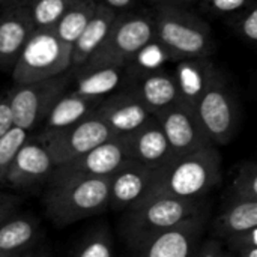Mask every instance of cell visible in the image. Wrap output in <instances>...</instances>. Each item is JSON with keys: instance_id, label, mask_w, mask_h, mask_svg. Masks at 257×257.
I'll return each instance as SVG.
<instances>
[{"instance_id": "cell-17", "label": "cell", "mask_w": 257, "mask_h": 257, "mask_svg": "<svg viewBox=\"0 0 257 257\" xmlns=\"http://www.w3.org/2000/svg\"><path fill=\"white\" fill-rule=\"evenodd\" d=\"M123 139L126 142L130 160L145 167L160 169L175 158L155 116H152L137 131L123 136Z\"/></svg>"}, {"instance_id": "cell-16", "label": "cell", "mask_w": 257, "mask_h": 257, "mask_svg": "<svg viewBox=\"0 0 257 257\" xmlns=\"http://www.w3.org/2000/svg\"><path fill=\"white\" fill-rule=\"evenodd\" d=\"M155 170L157 169L145 167L131 160L116 170L108 178V209L123 212L143 199L152 187Z\"/></svg>"}, {"instance_id": "cell-8", "label": "cell", "mask_w": 257, "mask_h": 257, "mask_svg": "<svg viewBox=\"0 0 257 257\" xmlns=\"http://www.w3.org/2000/svg\"><path fill=\"white\" fill-rule=\"evenodd\" d=\"M69 84L71 71L41 81L14 84L6 92L14 125L27 133L42 125L50 108L68 90Z\"/></svg>"}, {"instance_id": "cell-27", "label": "cell", "mask_w": 257, "mask_h": 257, "mask_svg": "<svg viewBox=\"0 0 257 257\" xmlns=\"http://www.w3.org/2000/svg\"><path fill=\"white\" fill-rule=\"evenodd\" d=\"M230 199L257 202V167L253 161H245L239 166L230 187Z\"/></svg>"}, {"instance_id": "cell-30", "label": "cell", "mask_w": 257, "mask_h": 257, "mask_svg": "<svg viewBox=\"0 0 257 257\" xmlns=\"http://www.w3.org/2000/svg\"><path fill=\"white\" fill-rule=\"evenodd\" d=\"M232 26L245 44L254 47L257 42V2L232 15Z\"/></svg>"}, {"instance_id": "cell-43", "label": "cell", "mask_w": 257, "mask_h": 257, "mask_svg": "<svg viewBox=\"0 0 257 257\" xmlns=\"http://www.w3.org/2000/svg\"><path fill=\"white\" fill-rule=\"evenodd\" d=\"M0 257H6V256H3V254H0Z\"/></svg>"}, {"instance_id": "cell-6", "label": "cell", "mask_w": 257, "mask_h": 257, "mask_svg": "<svg viewBox=\"0 0 257 257\" xmlns=\"http://www.w3.org/2000/svg\"><path fill=\"white\" fill-rule=\"evenodd\" d=\"M71 48L53 29H35L11 71L14 84L41 81L71 71Z\"/></svg>"}, {"instance_id": "cell-26", "label": "cell", "mask_w": 257, "mask_h": 257, "mask_svg": "<svg viewBox=\"0 0 257 257\" xmlns=\"http://www.w3.org/2000/svg\"><path fill=\"white\" fill-rule=\"evenodd\" d=\"M80 0H33L29 15L35 29H53L56 23Z\"/></svg>"}, {"instance_id": "cell-33", "label": "cell", "mask_w": 257, "mask_h": 257, "mask_svg": "<svg viewBox=\"0 0 257 257\" xmlns=\"http://www.w3.org/2000/svg\"><path fill=\"white\" fill-rule=\"evenodd\" d=\"M20 205V199L14 194L0 193V224L9 218L12 214L17 212V208Z\"/></svg>"}, {"instance_id": "cell-19", "label": "cell", "mask_w": 257, "mask_h": 257, "mask_svg": "<svg viewBox=\"0 0 257 257\" xmlns=\"http://www.w3.org/2000/svg\"><path fill=\"white\" fill-rule=\"evenodd\" d=\"M101 99H93L87 96H81L72 90H68L59 96V99L53 104L48 114L42 122V131L39 134V140L45 142L51 136L75 125L77 122L87 117Z\"/></svg>"}, {"instance_id": "cell-28", "label": "cell", "mask_w": 257, "mask_h": 257, "mask_svg": "<svg viewBox=\"0 0 257 257\" xmlns=\"http://www.w3.org/2000/svg\"><path fill=\"white\" fill-rule=\"evenodd\" d=\"M27 139L29 133L15 125L0 137V185H3L9 166L12 164L15 155Z\"/></svg>"}, {"instance_id": "cell-5", "label": "cell", "mask_w": 257, "mask_h": 257, "mask_svg": "<svg viewBox=\"0 0 257 257\" xmlns=\"http://www.w3.org/2000/svg\"><path fill=\"white\" fill-rule=\"evenodd\" d=\"M154 42L152 14L142 11L119 12L101 47L81 66L128 68L130 63ZM80 69V68H78Z\"/></svg>"}, {"instance_id": "cell-20", "label": "cell", "mask_w": 257, "mask_h": 257, "mask_svg": "<svg viewBox=\"0 0 257 257\" xmlns=\"http://www.w3.org/2000/svg\"><path fill=\"white\" fill-rule=\"evenodd\" d=\"M126 68L117 66H99L90 69H74L71 71V83L74 84L69 90L93 98L104 99L105 96L122 89L126 81Z\"/></svg>"}, {"instance_id": "cell-1", "label": "cell", "mask_w": 257, "mask_h": 257, "mask_svg": "<svg viewBox=\"0 0 257 257\" xmlns=\"http://www.w3.org/2000/svg\"><path fill=\"white\" fill-rule=\"evenodd\" d=\"M203 214L202 200L176 199L157 193L146 194L122 212L119 229L126 245L137 251L164 232Z\"/></svg>"}, {"instance_id": "cell-7", "label": "cell", "mask_w": 257, "mask_h": 257, "mask_svg": "<svg viewBox=\"0 0 257 257\" xmlns=\"http://www.w3.org/2000/svg\"><path fill=\"white\" fill-rule=\"evenodd\" d=\"M199 123L212 146L227 145L238 126V105L235 95L221 74L215 71L205 92L194 107Z\"/></svg>"}, {"instance_id": "cell-2", "label": "cell", "mask_w": 257, "mask_h": 257, "mask_svg": "<svg viewBox=\"0 0 257 257\" xmlns=\"http://www.w3.org/2000/svg\"><path fill=\"white\" fill-rule=\"evenodd\" d=\"M154 44L170 60L209 59L215 41L209 24L178 6H154Z\"/></svg>"}, {"instance_id": "cell-12", "label": "cell", "mask_w": 257, "mask_h": 257, "mask_svg": "<svg viewBox=\"0 0 257 257\" xmlns=\"http://www.w3.org/2000/svg\"><path fill=\"white\" fill-rule=\"evenodd\" d=\"M54 169L56 163L45 143L38 137L29 136L9 166L3 185L12 190H29L39 184H47Z\"/></svg>"}, {"instance_id": "cell-31", "label": "cell", "mask_w": 257, "mask_h": 257, "mask_svg": "<svg viewBox=\"0 0 257 257\" xmlns=\"http://www.w3.org/2000/svg\"><path fill=\"white\" fill-rule=\"evenodd\" d=\"M253 3H256V0H200V6L205 12L229 17L238 14Z\"/></svg>"}, {"instance_id": "cell-39", "label": "cell", "mask_w": 257, "mask_h": 257, "mask_svg": "<svg viewBox=\"0 0 257 257\" xmlns=\"http://www.w3.org/2000/svg\"><path fill=\"white\" fill-rule=\"evenodd\" d=\"M235 257H257V245H248L244 247L235 253H232Z\"/></svg>"}, {"instance_id": "cell-14", "label": "cell", "mask_w": 257, "mask_h": 257, "mask_svg": "<svg viewBox=\"0 0 257 257\" xmlns=\"http://www.w3.org/2000/svg\"><path fill=\"white\" fill-rule=\"evenodd\" d=\"M93 114L99 117L116 137L137 131L152 117L140 99L125 87L101 99Z\"/></svg>"}, {"instance_id": "cell-10", "label": "cell", "mask_w": 257, "mask_h": 257, "mask_svg": "<svg viewBox=\"0 0 257 257\" xmlns=\"http://www.w3.org/2000/svg\"><path fill=\"white\" fill-rule=\"evenodd\" d=\"M114 137L116 136L107 128V125L92 111L83 120L51 136L42 143H45L57 167Z\"/></svg>"}, {"instance_id": "cell-4", "label": "cell", "mask_w": 257, "mask_h": 257, "mask_svg": "<svg viewBox=\"0 0 257 257\" xmlns=\"http://www.w3.org/2000/svg\"><path fill=\"white\" fill-rule=\"evenodd\" d=\"M42 203L47 217L60 227L99 215L110 206L108 178L47 184Z\"/></svg>"}, {"instance_id": "cell-36", "label": "cell", "mask_w": 257, "mask_h": 257, "mask_svg": "<svg viewBox=\"0 0 257 257\" xmlns=\"http://www.w3.org/2000/svg\"><path fill=\"white\" fill-rule=\"evenodd\" d=\"M98 3L101 5H105L108 6L110 9L116 11L117 14L119 12H126V11H133L137 0H96Z\"/></svg>"}, {"instance_id": "cell-40", "label": "cell", "mask_w": 257, "mask_h": 257, "mask_svg": "<svg viewBox=\"0 0 257 257\" xmlns=\"http://www.w3.org/2000/svg\"><path fill=\"white\" fill-rule=\"evenodd\" d=\"M30 257H50V254H48L47 250H36V248H35Z\"/></svg>"}, {"instance_id": "cell-37", "label": "cell", "mask_w": 257, "mask_h": 257, "mask_svg": "<svg viewBox=\"0 0 257 257\" xmlns=\"http://www.w3.org/2000/svg\"><path fill=\"white\" fill-rule=\"evenodd\" d=\"M154 6H178V8H185L187 5L197 3L200 0H148Z\"/></svg>"}, {"instance_id": "cell-9", "label": "cell", "mask_w": 257, "mask_h": 257, "mask_svg": "<svg viewBox=\"0 0 257 257\" xmlns=\"http://www.w3.org/2000/svg\"><path fill=\"white\" fill-rule=\"evenodd\" d=\"M128 161L130 155L125 139L114 137L90 149L89 152L57 166L47 184H57L72 179L110 178Z\"/></svg>"}, {"instance_id": "cell-42", "label": "cell", "mask_w": 257, "mask_h": 257, "mask_svg": "<svg viewBox=\"0 0 257 257\" xmlns=\"http://www.w3.org/2000/svg\"><path fill=\"white\" fill-rule=\"evenodd\" d=\"M223 257H235V256H233L232 253H226V251H224V254H223Z\"/></svg>"}, {"instance_id": "cell-22", "label": "cell", "mask_w": 257, "mask_h": 257, "mask_svg": "<svg viewBox=\"0 0 257 257\" xmlns=\"http://www.w3.org/2000/svg\"><path fill=\"white\" fill-rule=\"evenodd\" d=\"M41 236L39 221L30 214H12L0 224V254L14 257L35 248Z\"/></svg>"}, {"instance_id": "cell-18", "label": "cell", "mask_w": 257, "mask_h": 257, "mask_svg": "<svg viewBox=\"0 0 257 257\" xmlns=\"http://www.w3.org/2000/svg\"><path fill=\"white\" fill-rule=\"evenodd\" d=\"M33 30L27 8L0 12V71H12Z\"/></svg>"}, {"instance_id": "cell-25", "label": "cell", "mask_w": 257, "mask_h": 257, "mask_svg": "<svg viewBox=\"0 0 257 257\" xmlns=\"http://www.w3.org/2000/svg\"><path fill=\"white\" fill-rule=\"evenodd\" d=\"M98 2L96 0H80L77 2L53 27V32L56 36L65 42L66 45H71L77 41V38L81 35L90 18L93 17L96 11Z\"/></svg>"}, {"instance_id": "cell-35", "label": "cell", "mask_w": 257, "mask_h": 257, "mask_svg": "<svg viewBox=\"0 0 257 257\" xmlns=\"http://www.w3.org/2000/svg\"><path fill=\"white\" fill-rule=\"evenodd\" d=\"M14 126V120H12V113H11V107L6 98V93L0 96V137L8 133L11 128Z\"/></svg>"}, {"instance_id": "cell-38", "label": "cell", "mask_w": 257, "mask_h": 257, "mask_svg": "<svg viewBox=\"0 0 257 257\" xmlns=\"http://www.w3.org/2000/svg\"><path fill=\"white\" fill-rule=\"evenodd\" d=\"M33 0H0V12L17 9V8H27Z\"/></svg>"}, {"instance_id": "cell-41", "label": "cell", "mask_w": 257, "mask_h": 257, "mask_svg": "<svg viewBox=\"0 0 257 257\" xmlns=\"http://www.w3.org/2000/svg\"><path fill=\"white\" fill-rule=\"evenodd\" d=\"M35 250V248H33ZM33 250H30V251H27V253H24V254H18V256H14V257H30L32 256V253H33Z\"/></svg>"}, {"instance_id": "cell-11", "label": "cell", "mask_w": 257, "mask_h": 257, "mask_svg": "<svg viewBox=\"0 0 257 257\" xmlns=\"http://www.w3.org/2000/svg\"><path fill=\"white\" fill-rule=\"evenodd\" d=\"M155 117L164 131L175 158L212 146L199 123L194 108L178 101L155 114Z\"/></svg>"}, {"instance_id": "cell-24", "label": "cell", "mask_w": 257, "mask_h": 257, "mask_svg": "<svg viewBox=\"0 0 257 257\" xmlns=\"http://www.w3.org/2000/svg\"><path fill=\"white\" fill-rule=\"evenodd\" d=\"M254 227H257V202L239 199H230L229 206L214 220L212 226L215 236L221 239Z\"/></svg>"}, {"instance_id": "cell-34", "label": "cell", "mask_w": 257, "mask_h": 257, "mask_svg": "<svg viewBox=\"0 0 257 257\" xmlns=\"http://www.w3.org/2000/svg\"><path fill=\"white\" fill-rule=\"evenodd\" d=\"M223 254L224 248L221 242L218 239H208L205 242H200L193 257H223Z\"/></svg>"}, {"instance_id": "cell-21", "label": "cell", "mask_w": 257, "mask_h": 257, "mask_svg": "<svg viewBox=\"0 0 257 257\" xmlns=\"http://www.w3.org/2000/svg\"><path fill=\"white\" fill-rule=\"evenodd\" d=\"M117 12L98 3L96 11L71 48V71L81 68L105 41Z\"/></svg>"}, {"instance_id": "cell-13", "label": "cell", "mask_w": 257, "mask_h": 257, "mask_svg": "<svg viewBox=\"0 0 257 257\" xmlns=\"http://www.w3.org/2000/svg\"><path fill=\"white\" fill-rule=\"evenodd\" d=\"M125 89L133 92L152 116L179 101L173 72L161 68H126Z\"/></svg>"}, {"instance_id": "cell-29", "label": "cell", "mask_w": 257, "mask_h": 257, "mask_svg": "<svg viewBox=\"0 0 257 257\" xmlns=\"http://www.w3.org/2000/svg\"><path fill=\"white\" fill-rule=\"evenodd\" d=\"M74 257H114L113 241L107 229H98L87 235Z\"/></svg>"}, {"instance_id": "cell-15", "label": "cell", "mask_w": 257, "mask_h": 257, "mask_svg": "<svg viewBox=\"0 0 257 257\" xmlns=\"http://www.w3.org/2000/svg\"><path fill=\"white\" fill-rule=\"evenodd\" d=\"M206 215L190 218L134 251V257H193L202 242Z\"/></svg>"}, {"instance_id": "cell-32", "label": "cell", "mask_w": 257, "mask_h": 257, "mask_svg": "<svg viewBox=\"0 0 257 257\" xmlns=\"http://www.w3.org/2000/svg\"><path fill=\"white\" fill-rule=\"evenodd\" d=\"M223 241H224L226 247L229 248V253H235V251H238L244 247H248V245H257V227L229 235Z\"/></svg>"}, {"instance_id": "cell-3", "label": "cell", "mask_w": 257, "mask_h": 257, "mask_svg": "<svg viewBox=\"0 0 257 257\" xmlns=\"http://www.w3.org/2000/svg\"><path fill=\"white\" fill-rule=\"evenodd\" d=\"M221 181V154L208 146L190 155L173 158L155 170L148 194H166L176 199L202 200Z\"/></svg>"}, {"instance_id": "cell-23", "label": "cell", "mask_w": 257, "mask_h": 257, "mask_svg": "<svg viewBox=\"0 0 257 257\" xmlns=\"http://www.w3.org/2000/svg\"><path fill=\"white\" fill-rule=\"evenodd\" d=\"M215 71L217 68L209 62V59L179 60L173 71L179 102L194 108Z\"/></svg>"}]
</instances>
